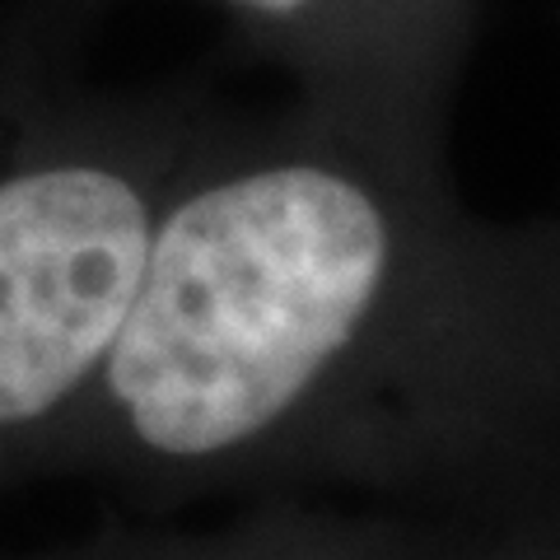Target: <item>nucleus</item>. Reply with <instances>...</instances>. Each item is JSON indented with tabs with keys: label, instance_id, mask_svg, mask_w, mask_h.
Segmentation results:
<instances>
[{
	"label": "nucleus",
	"instance_id": "3",
	"mask_svg": "<svg viewBox=\"0 0 560 560\" xmlns=\"http://www.w3.org/2000/svg\"><path fill=\"white\" fill-rule=\"evenodd\" d=\"M117 560H463V528L370 504L267 500L215 528L136 537Z\"/></svg>",
	"mask_w": 560,
	"mask_h": 560
},
{
	"label": "nucleus",
	"instance_id": "1",
	"mask_svg": "<svg viewBox=\"0 0 560 560\" xmlns=\"http://www.w3.org/2000/svg\"><path fill=\"white\" fill-rule=\"evenodd\" d=\"M150 504L471 523L560 477V210L490 220L440 117L210 121L66 448Z\"/></svg>",
	"mask_w": 560,
	"mask_h": 560
},
{
	"label": "nucleus",
	"instance_id": "4",
	"mask_svg": "<svg viewBox=\"0 0 560 560\" xmlns=\"http://www.w3.org/2000/svg\"><path fill=\"white\" fill-rule=\"evenodd\" d=\"M220 5L234 10L238 20L267 28L271 38H280L304 61V98L327 90L331 57H337V28L346 24L350 0H220Z\"/></svg>",
	"mask_w": 560,
	"mask_h": 560
},
{
	"label": "nucleus",
	"instance_id": "5",
	"mask_svg": "<svg viewBox=\"0 0 560 560\" xmlns=\"http://www.w3.org/2000/svg\"><path fill=\"white\" fill-rule=\"evenodd\" d=\"M458 528L467 560H560V477Z\"/></svg>",
	"mask_w": 560,
	"mask_h": 560
},
{
	"label": "nucleus",
	"instance_id": "2",
	"mask_svg": "<svg viewBox=\"0 0 560 560\" xmlns=\"http://www.w3.org/2000/svg\"><path fill=\"white\" fill-rule=\"evenodd\" d=\"M206 131V117L150 108L0 140V463L66 458Z\"/></svg>",
	"mask_w": 560,
	"mask_h": 560
}]
</instances>
